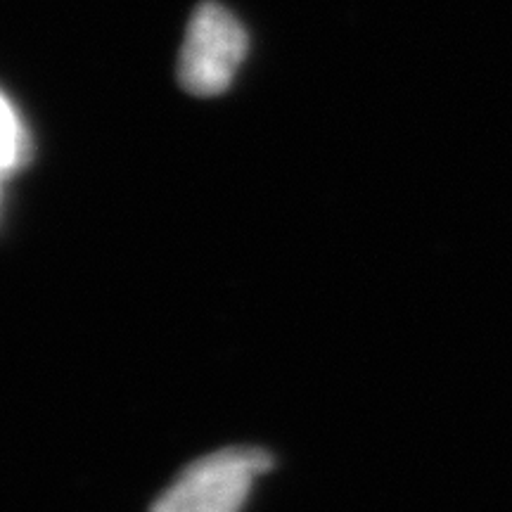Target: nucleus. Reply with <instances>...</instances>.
Segmentation results:
<instances>
[{"mask_svg":"<svg viewBox=\"0 0 512 512\" xmlns=\"http://www.w3.org/2000/svg\"><path fill=\"white\" fill-rule=\"evenodd\" d=\"M273 467L266 448L230 446L185 467L150 512H242L256 479Z\"/></svg>","mask_w":512,"mask_h":512,"instance_id":"1","label":"nucleus"},{"mask_svg":"<svg viewBox=\"0 0 512 512\" xmlns=\"http://www.w3.org/2000/svg\"><path fill=\"white\" fill-rule=\"evenodd\" d=\"M247 53V34L230 10L219 3H202L195 10L181 57L178 81L190 95L211 98L228 91Z\"/></svg>","mask_w":512,"mask_h":512,"instance_id":"2","label":"nucleus"},{"mask_svg":"<svg viewBox=\"0 0 512 512\" xmlns=\"http://www.w3.org/2000/svg\"><path fill=\"white\" fill-rule=\"evenodd\" d=\"M29 157V138L22 119L10 105V100L0 93V188L8 176L24 166Z\"/></svg>","mask_w":512,"mask_h":512,"instance_id":"3","label":"nucleus"}]
</instances>
